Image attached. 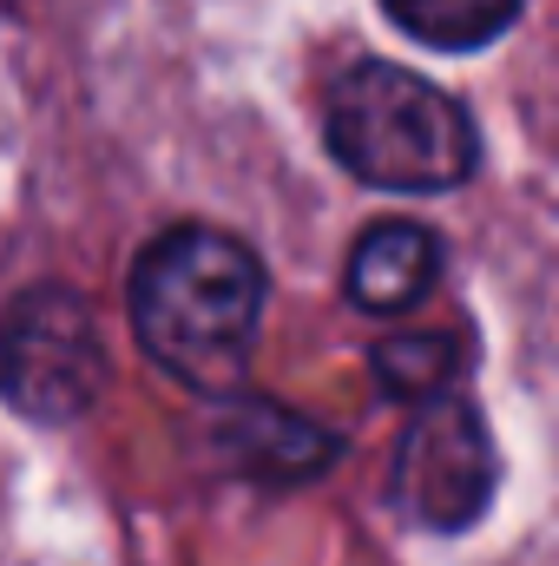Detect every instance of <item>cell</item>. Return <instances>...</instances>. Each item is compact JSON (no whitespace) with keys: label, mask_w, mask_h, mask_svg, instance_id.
<instances>
[{"label":"cell","mask_w":559,"mask_h":566,"mask_svg":"<svg viewBox=\"0 0 559 566\" xmlns=\"http://www.w3.org/2000/svg\"><path fill=\"white\" fill-rule=\"evenodd\" d=\"M369 369H376L382 396H395V402H441V389L461 369V343L447 329H428V336L421 329H402V336H382L376 343Z\"/></svg>","instance_id":"ba28073f"},{"label":"cell","mask_w":559,"mask_h":566,"mask_svg":"<svg viewBox=\"0 0 559 566\" xmlns=\"http://www.w3.org/2000/svg\"><path fill=\"white\" fill-rule=\"evenodd\" d=\"M13 402L40 422L80 416L106 389L99 323L73 290H33L13 310Z\"/></svg>","instance_id":"277c9868"},{"label":"cell","mask_w":559,"mask_h":566,"mask_svg":"<svg viewBox=\"0 0 559 566\" xmlns=\"http://www.w3.org/2000/svg\"><path fill=\"white\" fill-rule=\"evenodd\" d=\"M218 441H224V454H238V468L251 481H271V488L329 468V454H336V434L296 422L271 402H238V416L218 428Z\"/></svg>","instance_id":"8992f818"},{"label":"cell","mask_w":559,"mask_h":566,"mask_svg":"<svg viewBox=\"0 0 559 566\" xmlns=\"http://www.w3.org/2000/svg\"><path fill=\"white\" fill-rule=\"evenodd\" d=\"M494 481H500L494 434L481 422V409L461 396L428 402L395 448V501L409 521L434 527V534L474 527L494 501Z\"/></svg>","instance_id":"3957f363"},{"label":"cell","mask_w":559,"mask_h":566,"mask_svg":"<svg viewBox=\"0 0 559 566\" xmlns=\"http://www.w3.org/2000/svg\"><path fill=\"white\" fill-rule=\"evenodd\" d=\"M323 139L342 171L382 191H454L474 178V119L409 66L362 60L323 93Z\"/></svg>","instance_id":"7a4b0ae2"},{"label":"cell","mask_w":559,"mask_h":566,"mask_svg":"<svg viewBox=\"0 0 559 566\" xmlns=\"http://www.w3.org/2000/svg\"><path fill=\"white\" fill-rule=\"evenodd\" d=\"M441 277V238L428 224H409V218H382L356 238L349 251V271H342V290L356 310H415L421 296Z\"/></svg>","instance_id":"5b68a950"},{"label":"cell","mask_w":559,"mask_h":566,"mask_svg":"<svg viewBox=\"0 0 559 566\" xmlns=\"http://www.w3.org/2000/svg\"><path fill=\"white\" fill-rule=\"evenodd\" d=\"M382 13L415 33L421 46H441V53H474L487 40H500L520 13V0H382Z\"/></svg>","instance_id":"52a82bcc"},{"label":"cell","mask_w":559,"mask_h":566,"mask_svg":"<svg viewBox=\"0 0 559 566\" xmlns=\"http://www.w3.org/2000/svg\"><path fill=\"white\" fill-rule=\"evenodd\" d=\"M264 258L211 224L158 231L133 264V336L139 349L191 389H231L251 363L257 323H264Z\"/></svg>","instance_id":"6da1fadb"}]
</instances>
